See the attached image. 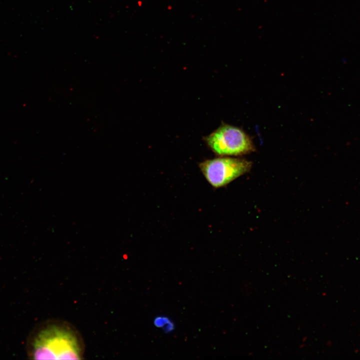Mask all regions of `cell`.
Wrapping results in <instances>:
<instances>
[{"mask_svg": "<svg viewBox=\"0 0 360 360\" xmlns=\"http://www.w3.org/2000/svg\"><path fill=\"white\" fill-rule=\"evenodd\" d=\"M33 360H82L85 352L81 333L71 323L59 319L45 320L33 330L28 340Z\"/></svg>", "mask_w": 360, "mask_h": 360, "instance_id": "1", "label": "cell"}, {"mask_svg": "<svg viewBox=\"0 0 360 360\" xmlns=\"http://www.w3.org/2000/svg\"><path fill=\"white\" fill-rule=\"evenodd\" d=\"M153 324L156 328H160L166 334L173 332L175 329L174 322L166 316L160 315L155 316L153 320Z\"/></svg>", "mask_w": 360, "mask_h": 360, "instance_id": "4", "label": "cell"}, {"mask_svg": "<svg viewBox=\"0 0 360 360\" xmlns=\"http://www.w3.org/2000/svg\"><path fill=\"white\" fill-rule=\"evenodd\" d=\"M252 166V162L246 160L230 157L208 160L200 164L206 180L215 188L226 186L248 172Z\"/></svg>", "mask_w": 360, "mask_h": 360, "instance_id": "3", "label": "cell"}, {"mask_svg": "<svg viewBox=\"0 0 360 360\" xmlns=\"http://www.w3.org/2000/svg\"><path fill=\"white\" fill-rule=\"evenodd\" d=\"M212 150L220 156H241L256 150L250 138L242 129L222 124L205 138Z\"/></svg>", "mask_w": 360, "mask_h": 360, "instance_id": "2", "label": "cell"}]
</instances>
